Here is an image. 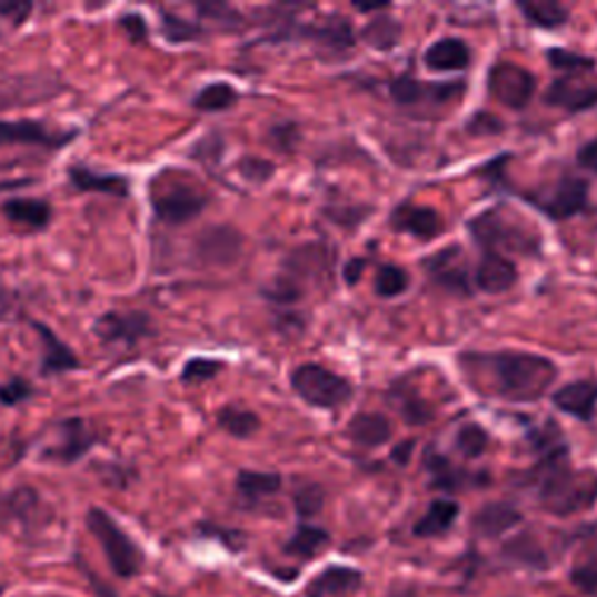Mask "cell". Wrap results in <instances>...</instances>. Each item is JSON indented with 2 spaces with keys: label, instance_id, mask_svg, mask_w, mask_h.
<instances>
[{
  "label": "cell",
  "instance_id": "58",
  "mask_svg": "<svg viewBox=\"0 0 597 597\" xmlns=\"http://www.w3.org/2000/svg\"><path fill=\"white\" fill-rule=\"evenodd\" d=\"M414 448H416V441L409 439V441H404L399 444L397 448H392V460L399 465V467H406L414 456Z\"/></svg>",
  "mask_w": 597,
  "mask_h": 597
},
{
  "label": "cell",
  "instance_id": "49",
  "mask_svg": "<svg viewBox=\"0 0 597 597\" xmlns=\"http://www.w3.org/2000/svg\"><path fill=\"white\" fill-rule=\"evenodd\" d=\"M236 169L252 185H265L273 176V163L259 157H243Z\"/></svg>",
  "mask_w": 597,
  "mask_h": 597
},
{
  "label": "cell",
  "instance_id": "56",
  "mask_svg": "<svg viewBox=\"0 0 597 597\" xmlns=\"http://www.w3.org/2000/svg\"><path fill=\"white\" fill-rule=\"evenodd\" d=\"M579 163L584 166V169H588L597 176V138L586 142V146L579 150Z\"/></svg>",
  "mask_w": 597,
  "mask_h": 597
},
{
  "label": "cell",
  "instance_id": "57",
  "mask_svg": "<svg viewBox=\"0 0 597 597\" xmlns=\"http://www.w3.org/2000/svg\"><path fill=\"white\" fill-rule=\"evenodd\" d=\"M365 259H360V257H355V259H350L348 261V265H346V269H344V278H346V282L348 285H357V282H360V278H362V273H365Z\"/></svg>",
  "mask_w": 597,
  "mask_h": 597
},
{
  "label": "cell",
  "instance_id": "19",
  "mask_svg": "<svg viewBox=\"0 0 597 597\" xmlns=\"http://www.w3.org/2000/svg\"><path fill=\"white\" fill-rule=\"evenodd\" d=\"M425 269L437 285L452 295H469V280L462 250L448 248L425 259Z\"/></svg>",
  "mask_w": 597,
  "mask_h": 597
},
{
  "label": "cell",
  "instance_id": "31",
  "mask_svg": "<svg viewBox=\"0 0 597 597\" xmlns=\"http://www.w3.org/2000/svg\"><path fill=\"white\" fill-rule=\"evenodd\" d=\"M329 541H331V535L325 528H318V525H310V523H301L297 525L292 537L282 544V554L297 558L301 563H308L318 558L329 546Z\"/></svg>",
  "mask_w": 597,
  "mask_h": 597
},
{
  "label": "cell",
  "instance_id": "5",
  "mask_svg": "<svg viewBox=\"0 0 597 597\" xmlns=\"http://www.w3.org/2000/svg\"><path fill=\"white\" fill-rule=\"evenodd\" d=\"M295 392L318 409H339L352 397V388L346 378L320 365H301L292 374Z\"/></svg>",
  "mask_w": 597,
  "mask_h": 597
},
{
  "label": "cell",
  "instance_id": "43",
  "mask_svg": "<svg viewBox=\"0 0 597 597\" xmlns=\"http://www.w3.org/2000/svg\"><path fill=\"white\" fill-rule=\"evenodd\" d=\"M406 290H409V273H406L404 269L388 265L378 271V276H376V295L378 297L392 299V297L404 295Z\"/></svg>",
  "mask_w": 597,
  "mask_h": 597
},
{
  "label": "cell",
  "instance_id": "47",
  "mask_svg": "<svg viewBox=\"0 0 597 597\" xmlns=\"http://www.w3.org/2000/svg\"><path fill=\"white\" fill-rule=\"evenodd\" d=\"M33 395H36L33 384L23 376H12L6 380V384H0V404L8 406V409H12V406H19L23 401H29Z\"/></svg>",
  "mask_w": 597,
  "mask_h": 597
},
{
  "label": "cell",
  "instance_id": "8",
  "mask_svg": "<svg viewBox=\"0 0 597 597\" xmlns=\"http://www.w3.org/2000/svg\"><path fill=\"white\" fill-rule=\"evenodd\" d=\"M528 199L556 222L575 218L588 206V182L577 176H563L551 187L528 195Z\"/></svg>",
  "mask_w": 597,
  "mask_h": 597
},
{
  "label": "cell",
  "instance_id": "33",
  "mask_svg": "<svg viewBox=\"0 0 597 597\" xmlns=\"http://www.w3.org/2000/svg\"><path fill=\"white\" fill-rule=\"evenodd\" d=\"M518 10L539 29H558L569 19V12L556 0H520Z\"/></svg>",
  "mask_w": 597,
  "mask_h": 597
},
{
  "label": "cell",
  "instance_id": "37",
  "mask_svg": "<svg viewBox=\"0 0 597 597\" xmlns=\"http://www.w3.org/2000/svg\"><path fill=\"white\" fill-rule=\"evenodd\" d=\"M218 425L225 429L227 435L236 439H248L259 429V418L257 414L248 409H238V406H222L218 411Z\"/></svg>",
  "mask_w": 597,
  "mask_h": 597
},
{
  "label": "cell",
  "instance_id": "14",
  "mask_svg": "<svg viewBox=\"0 0 597 597\" xmlns=\"http://www.w3.org/2000/svg\"><path fill=\"white\" fill-rule=\"evenodd\" d=\"M243 252V236L231 225L206 227L195 241V255L206 267H231Z\"/></svg>",
  "mask_w": 597,
  "mask_h": 597
},
{
  "label": "cell",
  "instance_id": "53",
  "mask_svg": "<svg viewBox=\"0 0 597 597\" xmlns=\"http://www.w3.org/2000/svg\"><path fill=\"white\" fill-rule=\"evenodd\" d=\"M33 12V3L29 0H0V19H8L14 29L23 27Z\"/></svg>",
  "mask_w": 597,
  "mask_h": 597
},
{
  "label": "cell",
  "instance_id": "7",
  "mask_svg": "<svg viewBox=\"0 0 597 597\" xmlns=\"http://www.w3.org/2000/svg\"><path fill=\"white\" fill-rule=\"evenodd\" d=\"M63 89L57 73H6L0 76V110L52 101Z\"/></svg>",
  "mask_w": 597,
  "mask_h": 597
},
{
  "label": "cell",
  "instance_id": "23",
  "mask_svg": "<svg viewBox=\"0 0 597 597\" xmlns=\"http://www.w3.org/2000/svg\"><path fill=\"white\" fill-rule=\"evenodd\" d=\"M0 212L3 218L21 229L29 231H44L52 225L54 210L44 199H31V197H14L0 203Z\"/></svg>",
  "mask_w": 597,
  "mask_h": 597
},
{
  "label": "cell",
  "instance_id": "18",
  "mask_svg": "<svg viewBox=\"0 0 597 597\" xmlns=\"http://www.w3.org/2000/svg\"><path fill=\"white\" fill-rule=\"evenodd\" d=\"M31 325L40 337V346H42L40 376H61L66 371H76L82 367L76 350L70 348L66 341H61L57 337V331H52L44 322H38V320H33Z\"/></svg>",
  "mask_w": 597,
  "mask_h": 597
},
{
  "label": "cell",
  "instance_id": "3",
  "mask_svg": "<svg viewBox=\"0 0 597 597\" xmlns=\"http://www.w3.org/2000/svg\"><path fill=\"white\" fill-rule=\"evenodd\" d=\"M84 523L91 537L99 541L108 567L117 579H136L142 575L148 563L146 551L106 509L89 507Z\"/></svg>",
  "mask_w": 597,
  "mask_h": 597
},
{
  "label": "cell",
  "instance_id": "52",
  "mask_svg": "<svg viewBox=\"0 0 597 597\" xmlns=\"http://www.w3.org/2000/svg\"><path fill=\"white\" fill-rule=\"evenodd\" d=\"M265 295L278 304H292L301 297V288L295 276H282V278H276V282Z\"/></svg>",
  "mask_w": 597,
  "mask_h": 597
},
{
  "label": "cell",
  "instance_id": "34",
  "mask_svg": "<svg viewBox=\"0 0 597 597\" xmlns=\"http://www.w3.org/2000/svg\"><path fill=\"white\" fill-rule=\"evenodd\" d=\"M362 40L378 52H388L401 40V23L388 14L374 17L362 29Z\"/></svg>",
  "mask_w": 597,
  "mask_h": 597
},
{
  "label": "cell",
  "instance_id": "2",
  "mask_svg": "<svg viewBox=\"0 0 597 597\" xmlns=\"http://www.w3.org/2000/svg\"><path fill=\"white\" fill-rule=\"evenodd\" d=\"M533 481L539 507L560 518L588 511L597 501V474L590 469H571L569 460L537 465Z\"/></svg>",
  "mask_w": 597,
  "mask_h": 597
},
{
  "label": "cell",
  "instance_id": "27",
  "mask_svg": "<svg viewBox=\"0 0 597 597\" xmlns=\"http://www.w3.org/2000/svg\"><path fill=\"white\" fill-rule=\"evenodd\" d=\"M460 518V505L456 499L439 497L429 501L427 511L414 523V537L418 539H437L452 530V525Z\"/></svg>",
  "mask_w": 597,
  "mask_h": 597
},
{
  "label": "cell",
  "instance_id": "45",
  "mask_svg": "<svg viewBox=\"0 0 597 597\" xmlns=\"http://www.w3.org/2000/svg\"><path fill=\"white\" fill-rule=\"evenodd\" d=\"M325 488L318 486V484H306L301 486L297 492H295V511L301 520H308V518H314L322 511L325 507Z\"/></svg>",
  "mask_w": 597,
  "mask_h": 597
},
{
  "label": "cell",
  "instance_id": "6",
  "mask_svg": "<svg viewBox=\"0 0 597 597\" xmlns=\"http://www.w3.org/2000/svg\"><path fill=\"white\" fill-rule=\"evenodd\" d=\"M99 441H101V437L93 432L84 418L70 416V418H63L54 425V439L42 448L40 458L44 462L70 467V465L84 460Z\"/></svg>",
  "mask_w": 597,
  "mask_h": 597
},
{
  "label": "cell",
  "instance_id": "25",
  "mask_svg": "<svg viewBox=\"0 0 597 597\" xmlns=\"http://www.w3.org/2000/svg\"><path fill=\"white\" fill-rule=\"evenodd\" d=\"M460 84H425L414 78H397L390 84V93L399 106H420V103H446L458 97Z\"/></svg>",
  "mask_w": 597,
  "mask_h": 597
},
{
  "label": "cell",
  "instance_id": "51",
  "mask_svg": "<svg viewBox=\"0 0 597 597\" xmlns=\"http://www.w3.org/2000/svg\"><path fill=\"white\" fill-rule=\"evenodd\" d=\"M199 530L203 537H212V539H218L220 544H225L231 554H241L248 544V539L241 530H227V528H220V525H212V523H203Z\"/></svg>",
  "mask_w": 597,
  "mask_h": 597
},
{
  "label": "cell",
  "instance_id": "62",
  "mask_svg": "<svg viewBox=\"0 0 597 597\" xmlns=\"http://www.w3.org/2000/svg\"><path fill=\"white\" fill-rule=\"evenodd\" d=\"M0 40H3V33H0Z\"/></svg>",
  "mask_w": 597,
  "mask_h": 597
},
{
  "label": "cell",
  "instance_id": "59",
  "mask_svg": "<svg viewBox=\"0 0 597 597\" xmlns=\"http://www.w3.org/2000/svg\"><path fill=\"white\" fill-rule=\"evenodd\" d=\"M10 308H12L10 292H8V288H6L3 278H0V320H6V316L10 314Z\"/></svg>",
  "mask_w": 597,
  "mask_h": 597
},
{
  "label": "cell",
  "instance_id": "15",
  "mask_svg": "<svg viewBox=\"0 0 597 597\" xmlns=\"http://www.w3.org/2000/svg\"><path fill=\"white\" fill-rule=\"evenodd\" d=\"M362 569L350 565H329L308 581L304 597H352L362 590Z\"/></svg>",
  "mask_w": 597,
  "mask_h": 597
},
{
  "label": "cell",
  "instance_id": "42",
  "mask_svg": "<svg viewBox=\"0 0 597 597\" xmlns=\"http://www.w3.org/2000/svg\"><path fill=\"white\" fill-rule=\"evenodd\" d=\"M222 369L225 365L220 360H210V357H192V360L185 362L180 380L187 386H199V384H206V380H212Z\"/></svg>",
  "mask_w": 597,
  "mask_h": 597
},
{
  "label": "cell",
  "instance_id": "4",
  "mask_svg": "<svg viewBox=\"0 0 597 597\" xmlns=\"http://www.w3.org/2000/svg\"><path fill=\"white\" fill-rule=\"evenodd\" d=\"M150 206L155 218L169 227H182L197 220L208 206V195L199 185L161 173L150 185Z\"/></svg>",
  "mask_w": 597,
  "mask_h": 597
},
{
  "label": "cell",
  "instance_id": "30",
  "mask_svg": "<svg viewBox=\"0 0 597 597\" xmlns=\"http://www.w3.org/2000/svg\"><path fill=\"white\" fill-rule=\"evenodd\" d=\"M469 61L471 52L460 38H444L425 52V66L435 73H458L469 66Z\"/></svg>",
  "mask_w": 597,
  "mask_h": 597
},
{
  "label": "cell",
  "instance_id": "29",
  "mask_svg": "<svg viewBox=\"0 0 597 597\" xmlns=\"http://www.w3.org/2000/svg\"><path fill=\"white\" fill-rule=\"evenodd\" d=\"M554 404L567 416L590 420L597 409V380H577L554 392Z\"/></svg>",
  "mask_w": 597,
  "mask_h": 597
},
{
  "label": "cell",
  "instance_id": "28",
  "mask_svg": "<svg viewBox=\"0 0 597 597\" xmlns=\"http://www.w3.org/2000/svg\"><path fill=\"white\" fill-rule=\"evenodd\" d=\"M236 497L246 507H257L261 501L273 497L282 488V476L276 471H250L241 469L236 476Z\"/></svg>",
  "mask_w": 597,
  "mask_h": 597
},
{
  "label": "cell",
  "instance_id": "17",
  "mask_svg": "<svg viewBox=\"0 0 597 597\" xmlns=\"http://www.w3.org/2000/svg\"><path fill=\"white\" fill-rule=\"evenodd\" d=\"M523 523V514L511 501H486L469 518V528L479 539H497Z\"/></svg>",
  "mask_w": 597,
  "mask_h": 597
},
{
  "label": "cell",
  "instance_id": "54",
  "mask_svg": "<svg viewBox=\"0 0 597 597\" xmlns=\"http://www.w3.org/2000/svg\"><path fill=\"white\" fill-rule=\"evenodd\" d=\"M505 125H501V119H497L492 112L481 110L476 112L469 122H467V131L476 133V136H492V133H501Z\"/></svg>",
  "mask_w": 597,
  "mask_h": 597
},
{
  "label": "cell",
  "instance_id": "22",
  "mask_svg": "<svg viewBox=\"0 0 597 597\" xmlns=\"http://www.w3.org/2000/svg\"><path fill=\"white\" fill-rule=\"evenodd\" d=\"M68 182L76 192H93V195H108V197H129L131 185L125 176L119 173H103L93 171L84 163H70L68 166Z\"/></svg>",
  "mask_w": 597,
  "mask_h": 597
},
{
  "label": "cell",
  "instance_id": "36",
  "mask_svg": "<svg viewBox=\"0 0 597 597\" xmlns=\"http://www.w3.org/2000/svg\"><path fill=\"white\" fill-rule=\"evenodd\" d=\"M308 33L316 40H320L322 44H327L329 50H350V47L355 44L350 21L339 14L329 17L318 29H308Z\"/></svg>",
  "mask_w": 597,
  "mask_h": 597
},
{
  "label": "cell",
  "instance_id": "24",
  "mask_svg": "<svg viewBox=\"0 0 597 597\" xmlns=\"http://www.w3.org/2000/svg\"><path fill=\"white\" fill-rule=\"evenodd\" d=\"M390 222H392V229L395 231L409 233L414 238H420V241H429V238L439 236L441 229H444L439 212L435 208L411 206V203L397 206L395 212H392Z\"/></svg>",
  "mask_w": 597,
  "mask_h": 597
},
{
  "label": "cell",
  "instance_id": "16",
  "mask_svg": "<svg viewBox=\"0 0 597 597\" xmlns=\"http://www.w3.org/2000/svg\"><path fill=\"white\" fill-rule=\"evenodd\" d=\"M544 101L554 108H563L567 112H581L597 106V80H586L581 76H563L548 87Z\"/></svg>",
  "mask_w": 597,
  "mask_h": 597
},
{
  "label": "cell",
  "instance_id": "12",
  "mask_svg": "<svg viewBox=\"0 0 597 597\" xmlns=\"http://www.w3.org/2000/svg\"><path fill=\"white\" fill-rule=\"evenodd\" d=\"M509 225L511 222L501 218L497 210H488L469 222V231L484 248H507L520 252H533L539 248V241H533L530 233H525L520 227L511 229Z\"/></svg>",
  "mask_w": 597,
  "mask_h": 597
},
{
  "label": "cell",
  "instance_id": "26",
  "mask_svg": "<svg viewBox=\"0 0 597 597\" xmlns=\"http://www.w3.org/2000/svg\"><path fill=\"white\" fill-rule=\"evenodd\" d=\"M518 280V269L511 259L499 252H486L476 267V288L488 295L511 290Z\"/></svg>",
  "mask_w": 597,
  "mask_h": 597
},
{
  "label": "cell",
  "instance_id": "10",
  "mask_svg": "<svg viewBox=\"0 0 597 597\" xmlns=\"http://www.w3.org/2000/svg\"><path fill=\"white\" fill-rule=\"evenodd\" d=\"M50 520L40 492L31 486H19L0 495V530L19 528L21 533H36Z\"/></svg>",
  "mask_w": 597,
  "mask_h": 597
},
{
  "label": "cell",
  "instance_id": "55",
  "mask_svg": "<svg viewBox=\"0 0 597 597\" xmlns=\"http://www.w3.org/2000/svg\"><path fill=\"white\" fill-rule=\"evenodd\" d=\"M269 140L278 152H292L299 140V131L295 125H278L271 129Z\"/></svg>",
  "mask_w": 597,
  "mask_h": 597
},
{
  "label": "cell",
  "instance_id": "46",
  "mask_svg": "<svg viewBox=\"0 0 597 597\" xmlns=\"http://www.w3.org/2000/svg\"><path fill=\"white\" fill-rule=\"evenodd\" d=\"M397 411L409 425H425V422H429L435 418L432 406H429L422 397H416L411 392H404V395L399 392Z\"/></svg>",
  "mask_w": 597,
  "mask_h": 597
},
{
  "label": "cell",
  "instance_id": "20",
  "mask_svg": "<svg viewBox=\"0 0 597 597\" xmlns=\"http://www.w3.org/2000/svg\"><path fill=\"white\" fill-rule=\"evenodd\" d=\"M425 467L432 476V488L441 490V492H458V490H467V488H479V486H488L490 479L486 474H469L465 469L452 467V462L439 452L427 450L425 456Z\"/></svg>",
  "mask_w": 597,
  "mask_h": 597
},
{
  "label": "cell",
  "instance_id": "21",
  "mask_svg": "<svg viewBox=\"0 0 597 597\" xmlns=\"http://www.w3.org/2000/svg\"><path fill=\"white\" fill-rule=\"evenodd\" d=\"M499 558L511 567H523L530 571H546L551 567V556H548L546 546L533 533H520L501 544Z\"/></svg>",
  "mask_w": 597,
  "mask_h": 597
},
{
  "label": "cell",
  "instance_id": "48",
  "mask_svg": "<svg viewBox=\"0 0 597 597\" xmlns=\"http://www.w3.org/2000/svg\"><path fill=\"white\" fill-rule=\"evenodd\" d=\"M197 12H199V19H210V21H218L220 27L225 29H233V27H241V14H238L233 8L225 6V3H199L195 6Z\"/></svg>",
  "mask_w": 597,
  "mask_h": 597
},
{
  "label": "cell",
  "instance_id": "38",
  "mask_svg": "<svg viewBox=\"0 0 597 597\" xmlns=\"http://www.w3.org/2000/svg\"><path fill=\"white\" fill-rule=\"evenodd\" d=\"M236 101H238V91L231 84L212 82L199 89V93L192 99V106L199 112H222V110H229Z\"/></svg>",
  "mask_w": 597,
  "mask_h": 597
},
{
  "label": "cell",
  "instance_id": "41",
  "mask_svg": "<svg viewBox=\"0 0 597 597\" xmlns=\"http://www.w3.org/2000/svg\"><path fill=\"white\" fill-rule=\"evenodd\" d=\"M318 269H329L327 250L320 248V246L299 248L288 259V271H292V273H316Z\"/></svg>",
  "mask_w": 597,
  "mask_h": 597
},
{
  "label": "cell",
  "instance_id": "50",
  "mask_svg": "<svg viewBox=\"0 0 597 597\" xmlns=\"http://www.w3.org/2000/svg\"><path fill=\"white\" fill-rule=\"evenodd\" d=\"M117 27L127 33V38H129L133 44H142V42H148V40H150L148 19L142 17L140 12H125V14H119Z\"/></svg>",
  "mask_w": 597,
  "mask_h": 597
},
{
  "label": "cell",
  "instance_id": "11",
  "mask_svg": "<svg viewBox=\"0 0 597 597\" xmlns=\"http://www.w3.org/2000/svg\"><path fill=\"white\" fill-rule=\"evenodd\" d=\"M78 138V129H52L38 119H0V148L33 146L47 150H61Z\"/></svg>",
  "mask_w": 597,
  "mask_h": 597
},
{
  "label": "cell",
  "instance_id": "61",
  "mask_svg": "<svg viewBox=\"0 0 597 597\" xmlns=\"http://www.w3.org/2000/svg\"><path fill=\"white\" fill-rule=\"evenodd\" d=\"M6 588H8L6 584H0V597H3V595H6Z\"/></svg>",
  "mask_w": 597,
  "mask_h": 597
},
{
  "label": "cell",
  "instance_id": "13",
  "mask_svg": "<svg viewBox=\"0 0 597 597\" xmlns=\"http://www.w3.org/2000/svg\"><path fill=\"white\" fill-rule=\"evenodd\" d=\"M537 80L530 73L516 63H497L488 73V93L499 103L507 108H525L533 101Z\"/></svg>",
  "mask_w": 597,
  "mask_h": 597
},
{
  "label": "cell",
  "instance_id": "9",
  "mask_svg": "<svg viewBox=\"0 0 597 597\" xmlns=\"http://www.w3.org/2000/svg\"><path fill=\"white\" fill-rule=\"evenodd\" d=\"M93 334L108 346H136L157 337V325L152 316L142 310H108L93 322Z\"/></svg>",
  "mask_w": 597,
  "mask_h": 597
},
{
  "label": "cell",
  "instance_id": "1",
  "mask_svg": "<svg viewBox=\"0 0 597 597\" xmlns=\"http://www.w3.org/2000/svg\"><path fill=\"white\" fill-rule=\"evenodd\" d=\"M474 360L488 367L495 395L511 401L541 399L558 376L556 365L535 352H497Z\"/></svg>",
  "mask_w": 597,
  "mask_h": 597
},
{
  "label": "cell",
  "instance_id": "39",
  "mask_svg": "<svg viewBox=\"0 0 597 597\" xmlns=\"http://www.w3.org/2000/svg\"><path fill=\"white\" fill-rule=\"evenodd\" d=\"M488 432L481 425H465L458 437H456V448L462 458L467 460H476L481 458L486 448H488Z\"/></svg>",
  "mask_w": 597,
  "mask_h": 597
},
{
  "label": "cell",
  "instance_id": "44",
  "mask_svg": "<svg viewBox=\"0 0 597 597\" xmlns=\"http://www.w3.org/2000/svg\"><path fill=\"white\" fill-rule=\"evenodd\" d=\"M546 59L563 76H581V73H588V70L595 68V61L590 57L567 52V50H548Z\"/></svg>",
  "mask_w": 597,
  "mask_h": 597
},
{
  "label": "cell",
  "instance_id": "40",
  "mask_svg": "<svg viewBox=\"0 0 597 597\" xmlns=\"http://www.w3.org/2000/svg\"><path fill=\"white\" fill-rule=\"evenodd\" d=\"M567 579L579 593L597 595V551L571 565Z\"/></svg>",
  "mask_w": 597,
  "mask_h": 597
},
{
  "label": "cell",
  "instance_id": "35",
  "mask_svg": "<svg viewBox=\"0 0 597 597\" xmlns=\"http://www.w3.org/2000/svg\"><path fill=\"white\" fill-rule=\"evenodd\" d=\"M159 31H161V38L171 44L197 42L203 38L201 23L178 17L173 12H166V10H159Z\"/></svg>",
  "mask_w": 597,
  "mask_h": 597
},
{
  "label": "cell",
  "instance_id": "60",
  "mask_svg": "<svg viewBox=\"0 0 597 597\" xmlns=\"http://www.w3.org/2000/svg\"><path fill=\"white\" fill-rule=\"evenodd\" d=\"M150 597H176V595H169V593H163V590H152Z\"/></svg>",
  "mask_w": 597,
  "mask_h": 597
},
{
  "label": "cell",
  "instance_id": "32",
  "mask_svg": "<svg viewBox=\"0 0 597 597\" xmlns=\"http://www.w3.org/2000/svg\"><path fill=\"white\" fill-rule=\"evenodd\" d=\"M348 437L362 448H376L390 441L392 425L384 414H357L348 425Z\"/></svg>",
  "mask_w": 597,
  "mask_h": 597
}]
</instances>
